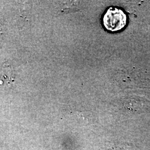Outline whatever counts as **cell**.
I'll return each instance as SVG.
<instances>
[{
    "instance_id": "obj_1",
    "label": "cell",
    "mask_w": 150,
    "mask_h": 150,
    "mask_svg": "<svg viewBox=\"0 0 150 150\" xmlns=\"http://www.w3.org/2000/svg\"><path fill=\"white\" fill-rule=\"evenodd\" d=\"M127 17L124 11L117 7H110L102 17L104 27L109 31L116 32L126 26Z\"/></svg>"
},
{
    "instance_id": "obj_2",
    "label": "cell",
    "mask_w": 150,
    "mask_h": 150,
    "mask_svg": "<svg viewBox=\"0 0 150 150\" xmlns=\"http://www.w3.org/2000/svg\"><path fill=\"white\" fill-rule=\"evenodd\" d=\"M2 74L5 79V82L7 84L12 83L14 81L15 76L13 75V70L10 67V66L4 65V68L2 70Z\"/></svg>"
}]
</instances>
